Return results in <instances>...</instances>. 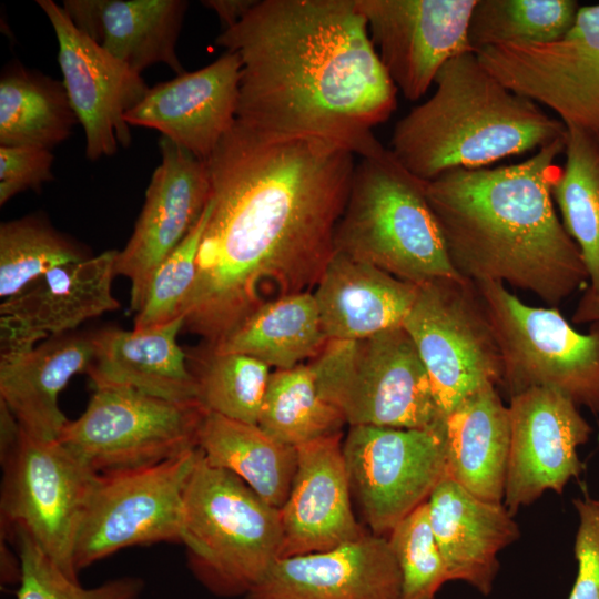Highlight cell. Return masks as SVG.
I'll use <instances>...</instances> for the list:
<instances>
[{"label":"cell","instance_id":"cell-22","mask_svg":"<svg viewBox=\"0 0 599 599\" xmlns=\"http://www.w3.org/2000/svg\"><path fill=\"white\" fill-rule=\"evenodd\" d=\"M427 504L448 581H464L488 596L499 570V552L520 537L514 515L504 502L478 498L447 474Z\"/></svg>","mask_w":599,"mask_h":599},{"label":"cell","instance_id":"cell-15","mask_svg":"<svg viewBox=\"0 0 599 599\" xmlns=\"http://www.w3.org/2000/svg\"><path fill=\"white\" fill-rule=\"evenodd\" d=\"M510 448L504 505L511 515L545 491L561 494L583 470L578 448L592 433L564 394L534 387L509 398Z\"/></svg>","mask_w":599,"mask_h":599},{"label":"cell","instance_id":"cell-35","mask_svg":"<svg viewBox=\"0 0 599 599\" xmlns=\"http://www.w3.org/2000/svg\"><path fill=\"white\" fill-rule=\"evenodd\" d=\"M581 6L575 0H477L468 26L476 53L505 43H549L562 39Z\"/></svg>","mask_w":599,"mask_h":599},{"label":"cell","instance_id":"cell-9","mask_svg":"<svg viewBox=\"0 0 599 599\" xmlns=\"http://www.w3.org/2000/svg\"><path fill=\"white\" fill-rule=\"evenodd\" d=\"M475 284L499 345V387L508 398L551 388L599 417V321L580 333L558 308L528 305L501 283Z\"/></svg>","mask_w":599,"mask_h":599},{"label":"cell","instance_id":"cell-36","mask_svg":"<svg viewBox=\"0 0 599 599\" xmlns=\"http://www.w3.org/2000/svg\"><path fill=\"white\" fill-rule=\"evenodd\" d=\"M90 257L40 216L0 225V296L7 300L51 270Z\"/></svg>","mask_w":599,"mask_h":599},{"label":"cell","instance_id":"cell-44","mask_svg":"<svg viewBox=\"0 0 599 599\" xmlns=\"http://www.w3.org/2000/svg\"><path fill=\"white\" fill-rule=\"evenodd\" d=\"M599 321V293L592 292L588 286L578 301L571 317L573 324H591Z\"/></svg>","mask_w":599,"mask_h":599},{"label":"cell","instance_id":"cell-43","mask_svg":"<svg viewBox=\"0 0 599 599\" xmlns=\"http://www.w3.org/2000/svg\"><path fill=\"white\" fill-rule=\"evenodd\" d=\"M257 0H204L202 4L219 17L224 29L231 28L243 19Z\"/></svg>","mask_w":599,"mask_h":599},{"label":"cell","instance_id":"cell-13","mask_svg":"<svg viewBox=\"0 0 599 599\" xmlns=\"http://www.w3.org/2000/svg\"><path fill=\"white\" fill-rule=\"evenodd\" d=\"M343 453L352 494L378 536L426 502L446 475L444 428L351 426Z\"/></svg>","mask_w":599,"mask_h":599},{"label":"cell","instance_id":"cell-24","mask_svg":"<svg viewBox=\"0 0 599 599\" xmlns=\"http://www.w3.org/2000/svg\"><path fill=\"white\" fill-rule=\"evenodd\" d=\"M418 285L335 251L314 297L327 341H361L403 325Z\"/></svg>","mask_w":599,"mask_h":599},{"label":"cell","instance_id":"cell-42","mask_svg":"<svg viewBox=\"0 0 599 599\" xmlns=\"http://www.w3.org/2000/svg\"><path fill=\"white\" fill-rule=\"evenodd\" d=\"M45 336L12 315L0 317V361L22 356Z\"/></svg>","mask_w":599,"mask_h":599},{"label":"cell","instance_id":"cell-29","mask_svg":"<svg viewBox=\"0 0 599 599\" xmlns=\"http://www.w3.org/2000/svg\"><path fill=\"white\" fill-rule=\"evenodd\" d=\"M205 461L241 478L262 499L281 509L296 470V448L267 435L258 425L206 412L197 437Z\"/></svg>","mask_w":599,"mask_h":599},{"label":"cell","instance_id":"cell-4","mask_svg":"<svg viewBox=\"0 0 599 599\" xmlns=\"http://www.w3.org/2000/svg\"><path fill=\"white\" fill-rule=\"evenodd\" d=\"M434 84L433 95L396 123L388 148L420 180L487 167L566 135L559 119L505 85L474 52L451 58Z\"/></svg>","mask_w":599,"mask_h":599},{"label":"cell","instance_id":"cell-3","mask_svg":"<svg viewBox=\"0 0 599 599\" xmlns=\"http://www.w3.org/2000/svg\"><path fill=\"white\" fill-rule=\"evenodd\" d=\"M565 140L516 164L457 169L426 182L428 203L461 277L509 285L555 308L589 285L551 193Z\"/></svg>","mask_w":599,"mask_h":599},{"label":"cell","instance_id":"cell-39","mask_svg":"<svg viewBox=\"0 0 599 599\" xmlns=\"http://www.w3.org/2000/svg\"><path fill=\"white\" fill-rule=\"evenodd\" d=\"M210 211L209 201L197 223L156 270L133 329L159 327L179 317L181 304L195 278L197 251Z\"/></svg>","mask_w":599,"mask_h":599},{"label":"cell","instance_id":"cell-8","mask_svg":"<svg viewBox=\"0 0 599 599\" xmlns=\"http://www.w3.org/2000/svg\"><path fill=\"white\" fill-rule=\"evenodd\" d=\"M1 437L2 521L24 531L54 565L78 580L74 545L98 473L58 439L27 434L2 404Z\"/></svg>","mask_w":599,"mask_h":599},{"label":"cell","instance_id":"cell-28","mask_svg":"<svg viewBox=\"0 0 599 599\" xmlns=\"http://www.w3.org/2000/svg\"><path fill=\"white\" fill-rule=\"evenodd\" d=\"M446 474L473 495L502 502L510 415L498 388L468 396L445 417Z\"/></svg>","mask_w":599,"mask_h":599},{"label":"cell","instance_id":"cell-26","mask_svg":"<svg viewBox=\"0 0 599 599\" xmlns=\"http://www.w3.org/2000/svg\"><path fill=\"white\" fill-rule=\"evenodd\" d=\"M94 353L92 334L54 336L29 353L0 361V400L27 434L55 440L68 423L59 395L87 373Z\"/></svg>","mask_w":599,"mask_h":599},{"label":"cell","instance_id":"cell-37","mask_svg":"<svg viewBox=\"0 0 599 599\" xmlns=\"http://www.w3.org/2000/svg\"><path fill=\"white\" fill-rule=\"evenodd\" d=\"M16 531L20 565L16 599H142L141 578L124 576L85 588L54 565L24 531Z\"/></svg>","mask_w":599,"mask_h":599},{"label":"cell","instance_id":"cell-30","mask_svg":"<svg viewBox=\"0 0 599 599\" xmlns=\"http://www.w3.org/2000/svg\"><path fill=\"white\" fill-rule=\"evenodd\" d=\"M327 339L313 292H302L258 308L216 345L221 353L254 357L275 369H290L314 358Z\"/></svg>","mask_w":599,"mask_h":599},{"label":"cell","instance_id":"cell-27","mask_svg":"<svg viewBox=\"0 0 599 599\" xmlns=\"http://www.w3.org/2000/svg\"><path fill=\"white\" fill-rule=\"evenodd\" d=\"M116 254L110 250L51 270L4 300L0 315L16 316L45 337H54L118 309L112 295Z\"/></svg>","mask_w":599,"mask_h":599},{"label":"cell","instance_id":"cell-23","mask_svg":"<svg viewBox=\"0 0 599 599\" xmlns=\"http://www.w3.org/2000/svg\"><path fill=\"white\" fill-rule=\"evenodd\" d=\"M189 2L184 0H64L73 24L98 47L141 74L164 63L186 72L176 43Z\"/></svg>","mask_w":599,"mask_h":599},{"label":"cell","instance_id":"cell-2","mask_svg":"<svg viewBox=\"0 0 599 599\" xmlns=\"http://www.w3.org/2000/svg\"><path fill=\"white\" fill-rule=\"evenodd\" d=\"M215 43L242 62L236 119L274 136L337 143L356 156L383 144L373 129L397 88L357 0H261Z\"/></svg>","mask_w":599,"mask_h":599},{"label":"cell","instance_id":"cell-31","mask_svg":"<svg viewBox=\"0 0 599 599\" xmlns=\"http://www.w3.org/2000/svg\"><path fill=\"white\" fill-rule=\"evenodd\" d=\"M79 123L63 82L21 64L0 78V146L51 150Z\"/></svg>","mask_w":599,"mask_h":599},{"label":"cell","instance_id":"cell-38","mask_svg":"<svg viewBox=\"0 0 599 599\" xmlns=\"http://www.w3.org/2000/svg\"><path fill=\"white\" fill-rule=\"evenodd\" d=\"M387 538L400 570L399 599H434L448 579L427 501L398 522Z\"/></svg>","mask_w":599,"mask_h":599},{"label":"cell","instance_id":"cell-34","mask_svg":"<svg viewBox=\"0 0 599 599\" xmlns=\"http://www.w3.org/2000/svg\"><path fill=\"white\" fill-rule=\"evenodd\" d=\"M186 361L197 400L206 412L257 425L272 374L268 365L244 354L216 352L206 344L187 352Z\"/></svg>","mask_w":599,"mask_h":599},{"label":"cell","instance_id":"cell-25","mask_svg":"<svg viewBox=\"0 0 599 599\" xmlns=\"http://www.w3.org/2000/svg\"><path fill=\"white\" fill-rule=\"evenodd\" d=\"M183 317L144 331L93 333L87 374L95 388H130L173 402H199L186 353L177 344Z\"/></svg>","mask_w":599,"mask_h":599},{"label":"cell","instance_id":"cell-20","mask_svg":"<svg viewBox=\"0 0 599 599\" xmlns=\"http://www.w3.org/2000/svg\"><path fill=\"white\" fill-rule=\"evenodd\" d=\"M400 570L385 536L277 559L245 599H399Z\"/></svg>","mask_w":599,"mask_h":599},{"label":"cell","instance_id":"cell-17","mask_svg":"<svg viewBox=\"0 0 599 599\" xmlns=\"http://www.w3.org/2000/svg\"><path fill=\"white\" fill-rule=\"evenodd\" d=\"M37 3L57 37L63 85L85 135V156L95 161L131 144L125 114L150 89L141 74L98 47L52 0Z\"/></svg>","mask_w":599,"mask_h":599},{"label":"cell","instance_id":"cell-6","mask_svg":"<svg viewBox=\"0 0 599 599\" xmlns=\"http://www.w3.org/2000/svg\"><path fill=\"white\" fill-rule=\"evenodd\" d=\"M282 539L280 509L234 474L207 464L200 450L180 530L197 580L216 596L245 597L280 558Z\"/></svg>","mask_w":599,"mask_h":599},{"label":"cell","instance_id":"cell-7","mask_svg":"<svg viewBox=\"0 0 599 599\" xmlns=\"http://www.w3.org/2000/svg\"><path fill=\"white\" fill-rule=\"evenodd\" d=\"M321 395L349 426L441 429V414L403 325L361 341H327L308 364Z\"/></svg>","mask_w":599,"mask_h":599},{"label":"cell","instance_id":"cell-32","mask_svg":"<svg viewBox=\"0 0 599 599\" xmlns=\"http://www.w3.org/2000/svg\"><path fill=\"white\" fill-rule=\"evenodd\" d=\"M566 128V161L552 185V199L565 230L581 253L588 288L599 293V136Z\"/></svg>","mask_w":599,"mask_h":599},{"label":"cell","instance_id":"cell-40","mask_svg":"<svg viewBox=\"0 0 599 599\" xmlns=\"http://www.w3.org/2000/svg\"><path fill=\"white\" fill-rule=\"evenodd\" d=\"M579 524L575 538L577 576L568 599H599V498L573 499Z\"/></svg>","mask_w":599,"mask_h":599},{"label":"cell","instance_id":"cell-41","mask_svg":"<svg viewBox=\"0 0 599 599\" xmlns=\"http://www.w3.org/2000/svg\"><path fill=\"white\" fill-rule=\"evenodd\" d=\"M51 150L34 146H0V205L27 190H40L53 180Z\"/></svg>","mask_w":599,"mask_h":599},{"label":"cell","instance_id":"cell-21","mask_svg":"<svg viewBox=\"0 0 599 599\" xmlns=\"http://www.w3.org/2000/svg\"><path fill=\"white\" fill-rule=\"evenodd\" d=\"M295 448L296 470L280 509V558L329 550L366 532L352 510L343 433Z\"/></svg>","mask_w":599,"mask_h":599},{"label":"cell","instance_id":"cell-33","mask_svg":"<svg viewBox=\"0 0 599 599\" xmlns=\"http://www.w3.org/2000/svg\"><path fill=\"white\" fill-rule=\"evenodd\" d=\"M342 413L319 393L311 366L272 372L257 425L275 440L297 447L342 433Z\"/></svg>","mask_w":599,"mask_h":599},{"label":"cell","instance_id":"cell-1","mask_svg":"<svg viewBox=\"0 0 599 599\" xmlns=\"http://www.w3.org/2000/svg\"><path fill=\"white\" fill-rule=\"evenodd\" d=\"M355 154L236 119L206 161L210 215L179 317L216 345L263 305L312 292L335 253Z\"/></svg>","mask_w":599,"mask_h":599},{"label":"cell","instance_id":"cell-5","mask_svg":"<svg viewBox=\"0 0 599 599\" xmlns=\"http://www.w3.org/2000/svg\"><path fill=\"white\" fill-rule=\"evenodd\" d=\"M426 182L382 146L356 163L335 251L416 285L461 277L426 196Z\"/></svg>","mask_w":599,"mask_h":599},{"label":"cell","instance_id":"cell-16","mask_svg":"<svg viewBox=\"0 0 599 599\" xmlns=\"http://www.w3.org/2000/svg\"><path fill=\"white\" fill-rule=\"evenodd\" d=\"M477 0H357L388 75L419 100L451 58L471 52L468 26Z\"/></svg>","mask_w":599,"mask_h":599},{"label":"cell","instance_id":"cell-14","mask_svg":"<svg viewBox=\"0 0 599 599\" xmlns=\"http://www.w3.org/2000/svg\"><path fill=\"white\" fill-rule=\"evenodd\" d=\"M476 55L505 85L552 110L566 126L599 136V4L581 6L558 41L505 43Z\"/></svg>","mask_w":599,"mask_h":599},{"label":"cell","instance_id":"cell-19","mask_svg":"<svg viewBox=\"0 0 599 599\" xmlns=\"http://www.w3.org/2000/svg\"><path fill=\"white\" fill-rule=\"evenodd\" d=\"M242 62L225 51L206 67L150 88L125 114L206 162L236 121Z\"/></svg>","mask_w":599,"mask_h":599},{"label":"cell","instance_id":"cell-10","mask_svg":"<svg viewBox=\"0 0 599 599\" xmlns=\"http://www.w3.org/2000/svg\"><path fill=\"white\" fill-rule=\"evenodd\" d=\"M444 415L483 388L499 387L502 359L477 285L464 277L418 285L403 322Z\"/></svg>","mask_w":599,"mask_h":599},{"label":"cell","instance_id":"cell-12","mask_svg":"<svg viewBox=\"0 0 599 599\" xmlns=\"http://www.w3.org/2000/svg\"><path fill=\"white\" fill-rule=\"evenodd\" d=\"M200 449L159 464L98 474L75 539L77 572L131 546L180 541L184 491Z\"/></svg>","mask_w":599,"mask_h":599},{"label":"cell","instance_id":"cell-11","mask_svg":"<svg viewBox=\"0 0 599 599\" xmlns=\"http://www.w3.org/2000/svg\"><path fill=\"white\" fill-rule=\"evenodd\" d=\"M206 410L194 402H173L130 388H95L58 440L98 474L162 463L197 448Z\"/></svg>","mask_w":599,"mask_h":599},{"label":"cell","instance_id":"cell-18","mask_svg":"<svg viewBox=\"0 0 599 599\" xmlns=\"http://www.w3.org/2000/svg\"><path fill=\"white\" fill-rule=\"evenodd\" d=\"M161 163L145 191L134 231L115 260V275L131 281V309L138 313L156 270L186 237L211 196L206 162L161 138Z\"/></svg>","mask_w":599,"mask_h":599}]
</instances>
